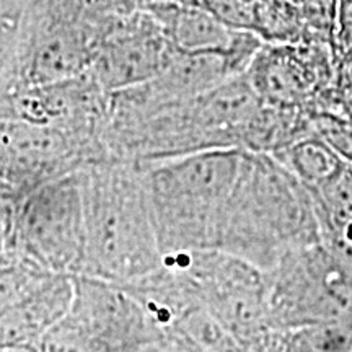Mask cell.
Masks as SVG:
<instances>
[{"label":"cell","instance_id":"1","mask_svg":"<svg viewBox=\"0 0 352 352\" xmlns=\"http://www.w3.org/2000/svg\"><path fill=\"white\" fill-rule=\"evenodd\" d=\"M318 236V217L307 188L276 157L246 151L215 250L267 272L284 254L316 243Z\"/></svg>","mask_w":352,"mask_h":352},{"label":"cell","instance_id":"2","mask_svg":"<svg viewBox=\"0 0 352 352\" xmlns=\"http://www.w3.org/2000/svg\"><path fill=\"white\" fill-rule=\"evenodd\" d=\"M87 227L85 274L124 284L164 263L142 168L121 158L82 168Z\"/></svg>","mask_w":352,"mask_h":352},{"label":"cell","instance_id":"3","mask_svg":"<svg viewBox=\"0 0 352 352\" xmlns=\"http://www.w3.org/2000/svg\"><path fill=\"white\" fill-rule=\"evenodd\" d=\"M246 148H210L139 164L164 256L215 250Z\"/></svg>","mask_w":352,"mask_h":352},{"label":"cell","instance_id":"4","mask_svg":"<svg viewBox=\"0 0 352 352\" xmlns=\"http://www.w3.org/2000/svg\"><path fill=\"white\" fill-rule=\"evenodd\" d=\"M266 289L276 331L352 318V272L321 241L284 254L266 272Z\"/></svg>","mask_w":352,"mask_h":352},{"label":"cell","instance_id":"5","mask_svg":"<svg viewBox=\"0 0 352 352\" xmlns=\"http://www.w3.org/2000/svg\"><path fill=\"white\" fill-rule=\"evenodd\" d=\"M82 170L26 191L20 214L21 241L34 266L63 276H83L87 227Z\"/></svg>","mask_w":352,"mask_h":352},{"label":"cell","instance_id":"6","mask_svg":"<svg viewBox=\"0 0 352 352\" xmlns=\"http://www.w3.org/2000/svg\"><path fill=\"white\" fill-rule=\"evenodd\" d=\"M176 52L145 8L113 20L104 28L88 74L104 94L113 95L155 78Z\"/></svg>","mask_w":352,"mask_h":352},{"label":"cell","instance_id":"7","mask_svg":"<svg viewBox=\"0 0 352 352\" xmlns=\"http://www.w3.org/2000/svg\"><path fill=\"white\" fill-rule=\"evenodd\" d=\"M67 316L107 352H142L162 333L124 285L90 276L74 277Z\"/></svg>","mask_w":352,"mask_h":352},{"label":"cell","instance_id":"8","mask_svg":"<svg viewBox=\"0 0 352 352\" xmlns=\"http://www.w3.org/2000/svg\"><path fill=\"white\" fill-rule=\"evenodd\" d=\"M147 10L178 52H226L254 59L261 38L223 23L212 13L178 0H153Z\"/></svg>","mask_w":352,"mask_h":352},{"label":"cell","instance_id":"9","mask_svg":"<svg viewBox=\"0 0 352 352\" xmlns=\"http://www.w3.org/2000/svg\"><path fill=\"white\" fill-rule=\"evenodd\" d=\"M245 74L263 103L279 108L296 109L316 83L314 64L294 44L261 46Z\"/></svg>","mask_w":352,"mask_h":352},{"label":"cell","instance_id":"10","mask_svg":"<svg viewBox=\"0 0 352 352\" xmlns=\"http://www.w3.org/2000/svg\"><path fill=\"white\" fill-rule=\"evenodd\" d=\"M277 160L300 182L307 191L321 186L346 162L318 138H305L274 153Z\"/></svg>","mask_w":352,"mask_h":352},{"label":"cell","instance_id":"11","mask_svg":"<svg viewBox=\"0 0 352 352\" xmlns=\"http://www.w3.org/2000/svg\"><path fill=\"white\" fill-rule=\"evenodd\" d=\"M284 352H352V318L285 331Z\"/></svg>","mask_w":352,"mask_h":352},{"label":"cell","instance_id":"12","mask_svg":"<svg viewBox=\"0 0 352 352\" xmlns=\"http://www.w3.org/2000/svg\"><path fill=\"white\" fill-rule=\"evenodd\" d=\"M305 21L318 32L331 33L336 28L340 0H298Z\"/></svg>","mask_w":352,"mask_h":352},{"label":"cell","instance_id":"13","mask_svg":"<svg viewBox=\"0 0 352 352\" xmlns=\"http://www.w3.org/2000/svg\"><path fill=\"white\" fill-rule=\"evenodd\" d=\"M142 352H183V351L176 349L175 346H171V344H168V342H165V341H158V342H155V344L145 347Z\"/></svg>","mask_w":352,"mask_h":352},{"label":"cell","instance_id":"14","mask_svg":"<svg viewBox=\"0 0 352 352\" xmlns=\"http://www.w3.org/2000/svg\"><path fill=\"white\" fill-rule=\"evenodd\" d=\"M351 77H352V65H351Z\"/></svg>","mask_w":352,"mask_h":352}]
</instances>
